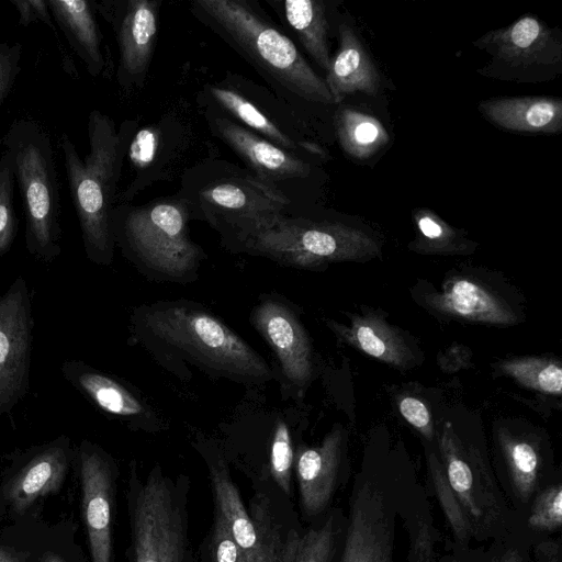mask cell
Masks as SVG:
<instances>
[{
	"instance_id": "obj_1",
	"label": "cell",
	"mask_w": 562,
	"mask_h": 562,
	"mask_svg": "<svg viewBox=\"0 0 562 562\" xmlns=\"http://www.w3.org/2000/svg\"><path fill=\"white\" fill-rule=\"evenodd\" d=\"M131 339L179 379L187 366L213 379L262 385L274 378L268 362L214 313L188 300L144 303L134 308Z\"/></svg>"
},
{
	"instance_id": "obj_2",
	"label": "cell",
	"mask_w": 562,
	"mask_h": 562,
	"mask_svg": "<svg viewBox=\"0 0 562 562\" xmlns=\"http://www.w3.org/2000/svg\"><path fill=\"white\" fill-rule=\"evenodd\" d=\"M188 8L302 115L311 106L336 105L324 78L258 0H193Z\"/></svg>"
},
{
	"instance_id": "obj_3",
	"label": "cell",
	"mask_w": 562,
	"mask_h": 562,
	"mask_svg": "<svg viewBox=\"0 0 562 562\" xmlns=\"http://www.w3.org/2000/svg\"><path fill=\"white\" fill-rule=\"evenodd\" d=\"M176 194L188 205L191 220L211 226L233 254H241L256 234L281 215L299 211L279 189L216 154L189 168Z\"/></svg>"
},
{
	"instance_id": "obj_4",
	"label": "cell",
	"mask_w": 562,
	"mask_h": 562,
	"mask_svg": "<svg viewBox=\"0 0 562 562\" xmlns=\"http://www.w3.org/2000/svg\"><path fill=\"white\" fill-rule=\"evenodd\" d=\"M139 122L124 120L117 127L106 113L88 115L89 153L81 158L67 134L60 138L69 194L77 214L87 258L110 266L115 244L111 213L115 206L127 146Z\"/></svg>"
},
{
	"instance_id": "obj_5",
	"label": "cell",
	"mask_w": 562,
	"mask_h": 562,
	"mask_svg": "<svg viewBox=\"0 0 562 562\" xmlns=\"http://www.w3.org/2000/svg\"><path fill=\"white\" fill-rule=\"evenodd\" d=\"M191 214L177 194L142 205L115 204L111 232L115 247L146 278L188 284L199 278L205 259L190 235Z\"/></svg>"
},
{
	"instance_id": "obj_6",
	"label": "cell",
	"mask_w": 562,
	"mask_h": 562,
	"mask_svg": "<svg viewBox=\"0 0 562 562\" xmlns=\"http://www.w3.org/2000/svg\"><path fill=\"white\" fill-rule=\"evenodd\" d=\"M191 482L155 463L143 473L130 463L125 487L127 562H201L191 535Z\"/></svg>"
},
{
	"instance_id": "obj_7",
	"label": "cell",
	"mask_w": 562,
	"mask_h": 562,
	"mask_svg": "<svg viewBox=\"0 0 562 562\" xmlns=\"http://www.w3.org/2000/svg\"><path fill=\"white\" fill-rule=\"evenodd\" d=\"M2 145L14 158L25 218V246L35 258L50 262L61 252L60 198L52 139L34 120L18 119Z\"/></svg>"
},
{
	"instance_id": "obj_8",
	"label": "cell",
	"mask_w": 562,
	"mask_h": 562,
	"mask_svg": "<svg viewBox=\"0 0 562 562\" xmlns=\"http://www.w3.org/2000/svg\"><path fill=\"white\" fill-rule=\"evenodd\" d=\"M213 154V145L204 137L190 106L182 102L166 106L153 121L139 123L131 137L125 156L130 179L117 192L115 204L132 203L145 189L180 179Z\"/></svg>"
},
{
	"instance_id": "obj_9",
	"label": "cell",
	"mask_w": 562,
	"mask_h": 562,
	"mask_svg": "<svg viewBox=\"0 0 562 562\" xmlns=\"http://www.w3.org/2000/svg\"><path fill=\"white\" fill-rule=\"evenodd\" d=\"M380 252L376 240L361 229L293 211L256 234L241 254L282 267L316 270L333 262L367 261Z\"/></svg>"
},
{
	"instance_id": "obj_10",
	"label": "cell",
	"mask_w": 562,
	"mask_h": 562,
	"mask_svg": "<svg viewBox=\"0 0 562 562\" xmlns=\"http://www.w3.org/2000/svg\"><path fill=\"white\" fill-rule=\"evenodd\" d=\"M195 100L199 106L220 112L282 149L304 157L325 155L307 136L299 111L244 75L227 71L221 80L204 85Z\"/></svg>"
},
{
	"instance_id": "obj_11",
	"label": "cell",
	"mask_w": 562,
	"mask_h": 562,
	"mask_svg": "<svg viewBox=\"0 0 562 562\" xmlns=\"http://www.w3.org/2000/svg\"><path fill=\"white\" fill-rule=\"evenodd\" d=\"M414 487L359 473L352 484L338 562H396V530Z\"/></svg>"
},
{
	"instance_id": "obj_12",
	"label": "cell",
	"mask_w": 562,
	"mask_h": 562,
	"mask_svg": "<svg viewBox=\"0 0 562 562\" xmlns=\"http://www.w3.org/2000/svg\"><path fill=\"white\" fill-rule=\"evenodd\" d=\"M473 45L490 56L476 70L487 78L536 83L562 74L561 33L530 14L485 33Z\"/></svg>"
},
{
	"instance_id": "obj_13",
	"label": "cell",
	"mask_w": 562,
	"mask_h": 562,
	"mask_svg": "<svg viewBox=\"0 0 562 562\" xmlns=\"http://www.w3.org/2000/svg\"><path fill=\"white\" fill-rule=\"evenodd\" d=\"M201 453L207 467L213 510L225 520L244 562H277L285 531L269 496L256 492L247 508L227 462L205 448Z\"/></svg>"
},
{
	"instance_id": "obj_14",
	"label": "cell",
	"mask_w": 562,
	"mask_h": 562,
	"mask_svg": "<svg viewBox=\"0 0 562 562\" xmlns=\"http://www.w3.org/2000/svg\"><path fill=\"white\" fill-rule=\"evenodd\" d=\"M438 456L474 538L492 537L504 525L506 506L485 460L476 450L465 447L450 423L442 427Z\"/></svg>"
},
{
	"instance_id": "obj_15",
	"label": "cell",
	"mask_w": 562,
	"mask_h": 562,
	"mask_svg": "<svg viewBox=\"0 0 562 562\" xmlns=\"http://www.w3.org/2000/svg\"><path fill=\"white\" fill-rule=\"evenodd\" d=\"M117 46L116 81L125 94L144 88L154 56L161 0H93Z\"/></svg>"
},
{
	"instance_id": "obj_16",
	"label": "cell",
	"mask_w": 562,
	"mask_h": 562,
	"mask_svg": "<svg viewBox=\"0 0 562 562\" xmlns=\"http://www.w3.org/2000/svg\"><path fill=\"white\" fill-rule=\"evenodd\" d=\"M198 108L210 134L226 144L246 168L279 189L295 206L297 190L314 173L311 159L280 148L211 108Z\"/></svg>"
},
{
	"instance_id": "obj_17",
	"label": "cell",
	"mask_w": 562,
	"mask_h": 562,
	"mask_svg": "<svg viewBox=\"0 0 562 562\" xmlns=\"http://www.w3.org/2000/svg\"><path fill=\"white\" fill-rule=\"evenodd\" d=\"M249 322L272 350L283 393L302 395L314 375L313 348L294 306L280 295H262Z\"/></svg>"
},
{
	"instance_id": "obj_18",
	"label": "cell",
	"mask_w": 562,
	"mask_h": 562,
	"mask_svg": "<svg viewBox=\"0 0 562 562\" xmlns=\"http://www.w3.org/2000/svg\"><path fill=\"white\" fill-rule=\"evenodd\" d=\"M81 516L91 562H114V512L119 475L113 458L83 440L78 450Z\"/></svg>"
},
{
	"instance_id": "obj_19",
	"label": "cell",
	"mask_w": 562,
	"mask_h": 562,
	"mask_svg": "<svg viewBox=\"0 0 562 562\" xmlns=\"http://www.w3.org/2000/svg\"><path fill=\"white\" fill-rule=\"evenodd\" d=\"M33 325L27 283L16 277L0 294V420L29 391Z\"/></svg>"
},
{
	"instance_id": "obj_20",
	"label": "cell",
	"mask_w": 562,
	"mask_h": 562,
	"mask_svg": "<svg viewBox=\"0 0 562 562\" xmlns=\"http://www.w3.org/2000/svg\"><path fill=\"white\" fill-rule=\"evenodd\" d=\"M61 373L95 407L128 428L146 432L165 428L156 411L126 382L75 360L63 363Z\"/></svg>"
},
{
	"instance_id": "obj_21",
	"label": "cell",
	"mask_w": 562,
	"mask_h": 562,
	"mask_svg": "<svg viewBox=\"0 0 562 562\" xmlns=\"http://www.w3.org/2000/svg\"><path fill=\"white\" fill-rule=\"evenodd\" d=\"M345 432L333 428L317 446L295 448L294 474L301 509L307 517L322 514L330 504L339 482Z\"/></svg>"
},
{
	"instance_id": "obj_22",
	"label": "cell",
	"mask_w": 562,
	"mask_h": 562,
	"mask_svg": "<svg viewBox=\"0 0 562 562\" xmlns=\"http://www.w3.org/2000/svg\"><path fill=\"white\" fill-rule=\"evenodd\" d=\"M70 443L66 436L38 448L11 477L5 498L15 514H24L40 498L63 487L69 467Z\"/></svg>"
},
{
	"instance_id": "obj_23",
	"label": "cell",
	"mask_w": 562,
	"mask_h": 562,
	"mask_svg": "<svg viewBox=\"0 0 562 562\" xmlns=\"http://www.w3.org/2000/svg\"><path fill=\"white\" fill-rule=\"evenodd\" d=\"M481 114L505 131L558 134L562 131V101L554 97L491 98L480 102Z\"/></svg>"
},
{
	"instance_id": "obj_24",
	"label": "cell",
	"mask_w": 562,
	"mask_h": 562,
	"mask_svg": "<svg viewBox=\"0 0 562 562\" xmlns=\"http://www.w3.org/2000/svg\"><path fill=\"white\" fill-rule=\"evenodd\" d=\"M339 47L330 59L325 83L335 101L340 105L344 99L355 92L375 95L380 91L381 77L357 34L346 23L338 25Z\"/></svg>"
},
{
	"instance_id": "obj_25",
	"label": "cell",
	"mask_w": 562,
	"mask_h": 562,
	"mask_svg": "<svg viewBox=\"0 0 562 562\" xmlns=\"http://www.w3.org/2000/svg\"><path fill=\"white\" fill-rule=\"evenodd\" d=\"M57 24L72 52L79 57L88 74L100 77L106 68L102 49V34L91 1L46 0Z\"/></svg>"
},
{
	"instance_id": "obj_26",
	"label": "cell",
	"mask_w": 562,
	"mask_h": 562,
	"mask_svg": "<svg viewBox=\"0 0 562 562\" xmlns=\"http://www.w3.org/2000/svg\"><path fill=\"white\" fill-rule=\"evenodd\" d=\"M428 304L445 314L472 322L512 325L517 316L498 295L469 279H456L441 292L431 293Z\"/></svg>"
},
{
	"instance_id": "obj_27",
	"label": "cell",
	"mask_w": 562,
	"mask_h": 562,
	"mask_svg": "<svg viewBox=\"0 0 562 562\" xmlns=\"http://www.w3.org/2000/svg\"><path fill=\"white\" fill-rule=\"evenodd\" d=\"M325 74L330 65L329 19L323 0H266Z\"/></svg>"
},
{
	"instance_id": "obj_28",
	"label": "cell",
	"mask_w": 562,
	"mask_h": 562,
	"mask_svg": "<svg viewBox=\"0 0 562 562\" xmlns=\"http://www.w3.org/2000/svg\"><path fill=\"white\" fill-rule=\"evenodd\" d=\"M329 328L349 345L397 368L413 364L414 355L397 329L374 313L353 316L350 325L328 322Z\"/></svg>"
},
{
	"instance_id": "obj_29",
	"label": "cell",
	"mask_w": 562,
	"mask_h": 562,
	"mask_svg": "<svg viewBox=\"0 0 562 562\" xmlns=\"http://www.w3.org/2000/svg\"><path fill=\"white\" fill-rule=\"evenodd\" d=\"M340 522L335 510L315 527L304 531L289 529L277 562H333L340 539Z\"/></svg>"
},
{
	"instance_id": "obj_30",
	"label": "cell",
	"mask_w": 562,
	"mask_h": 562,
	"mask_svg": "<svg viewBox=\"0 0 562 562\" xmlns=\"http://www.w3.org/2000/svg\"><path fill=\"white\" fill-rule=\"evenodd\" d=\"M498 440L510 490L519 502L527 503L540 488L542 458L539 447L505 430L499 431Z\"/></svg>"
},
{
	"instance_id": "obj_31",
	"label": "cell",
	"mask_w": 562,
	"mask_h": 562,
	"mask_svg": "<svg viewBox=\"0 0 562 562\" xmlns=\"http://www.w3.org/2000/svg\"><path fill=\"white\" fill-rule=\"evenodd\" d=\"M333 123L340 147L356 159L370 158L390 140L378 119L351 108L338 106Z\"/></svg>"
},
{
	"instance_id": "obj_32",
	"label": "cell",
	"mask_w": 562,
	"mask_h": 562,
	"mask_svg": "<svg viewBox=\"0 0 562 562\" xmlns=\"http://www.w3.org/2000/svg\"><path fill=\"white\" fill-rule=\"evenodd\" d=\"M417 228L416 238L409 247L417 252L427 254H465L473 243L463 233L445 222L429 209L419 207L413 212Z\"/></svg>"
},
{
	"instance_id": "obj_33",
	"label": "cell",
	"mask_w": 562,
	"mask_h": 562,
	"mask_svg": "<svg viewBox=\"0 0 562 562\" xmlns=\"http://www.w3.org/2000/svg\"><path fill=\"white\" fill-rule=\"evenodd\" d=\"M501 371L518 383L536 391L560 395L562 391V369L547 358H516L498 364Z\"/></svg>"
},
{
	"instance_id": "obj_34",
	"label": "cell",
	"mask_w": 562,
	"mask_h": 562,
	"mask_svg": "<svg viewBox=\"0 0 562 562\" xmlns=\"http://www.w3.org/2000/svg\"><path fill=\"white\" fill-rule=\"evenodd\" d=\"M427 472L432 493L456 541L468 544L474 538L472 528L448 485L439 456L434 451L427 453Z\"/></svg>"
},
{
	"instance_id": "obj_35",
	"label": "cell",
	"mask_w": 562,
	"mask_h": 562,
	"mask_svg": "<svg viewBox=\"0 0 562 562\" xmlns=\"http://www.w3.org/2000/svg\"><path fill=\"white\" fill-rule=\"evenodd\" d=\"M295 448L285 420L274 424L268 452V476L285 496L292 492Z\"/></svg>"
},
{
	"instance_id": "obj_36",
	"label": "cell",
	"mask_w": 562,
	"mask_h": 562,
	"mask_svg": "<svg viewBox=\"0 0 562 562\" xmlns=\"http://www.w3.org/2000/svg\"><path fill=\"white\" fill-rule=\"evenodd\" d=\"M14 181V158L11 151L5 149L0 157V256L10 249L16 234Z\"/></svg>"
},
{
	"instance_id": "obj_37",
	"label": "cell",
	"mask_w": 562,
	"mask_h": 562,
	"mask_svg": "<svg viewBox=\"0 0 562 562\" xmlns=\"http://www.w3.org/2000/svg\"><path fill=\"white\" fill-rule=\"evenodd\" d=\"M530 528L540 531H555L562 525V487L550 484L538 491L528 516Z\"/></svg>"
},
{
	"instance_id": "obj_38",
	"label": "cell",
	"mask_w": 562,
	"mask_h": 562,
	"mask_svg": "<svg viewBox=\"0 0 562 562\" xmlns=\"http://www.w3.org/2000/svg\"><path fill=\"white\" fill-rule=\"evenodd\" d=\"M201 562H244L231 530L223 517L213 510L211 528L203 542Z\"/></svg>"
},
{
	"instance_id": "obj_39",
	"label": "cell",
	"mask_w": 562,
	"mask_h": 562,
	"mask_svg": "<svg viewBox=\"0 0 562 562\" xmlns=\"http://www.w3.org/2000/svg\"><path fill=\"white\" fill-rule=\"evenodd\" d=\"M22 45L0 41V106L21 71Z\"/></svg>"
},
{
	"instance_id": "obj_40",
	"label": "cell",
	"mask_w": 562,
	"mask_h": 562,
	"mask_svg": "<svg viewBox=\"0 0 562 562\" xmlns=\"http://www.w3.org/2000/svg\"><path fill=\"white\" fill-rule=\"evenodd\" d=\"M398 409L401 415L427 439H432L434 428L427 406L418 398L406 396L401 400Z\"/></svg>"
},
{
	"instance_id": "obj_41",
	"label": "cell",
	"mask_w": 562,
	"mask_h": 562,
	"mask_svg": "<svg viewBox=\"0 0 562 562\" xmlns=\"http://www.w3.org/2000/svg\"><path fill=\"white\" fill-rule=\"evenodd\" d=\"M10 2L16 8L21 26H27L35 22V14L30 0H10Z\"/></svg>"
},
{
	"instance_id": "obj_42",
	"label": "cell",
	"mask_w": 562,
	"mask_h": 562,
	"mask_svg": "<svg viewBox=\"0 0 562 562\" xmlns=\"http://www.w3.org/2000/svg\"><path fill=\"white\" fill-rule=\"evenodd\" d=\"M491 562H524V557L518 549H507Z\"/></svg>"
},
{
	"instance_id": "obj_43",
	"label": "cell",
	"mask_w": 562,
	"mask_h": 562,
	"mask_svg": "<svg viewBox=\"0 0 562 562\" xmlns=\"http://www.w3.org/2000/svg\"><path fill=\"white\" fill-rule=\"evenodd\" d=\"M0 562H23V560L13 549L0 547Z\"/></svg>"
},
{
	"instance_id": "obj_44",
	"label": "cell",
	"mask_w": 562,
	"mask_h": 562,
	"mask_svg": "<svg viewBox=\"0 0 562 562\" xmlns=\"http://www.w3.org/2000/svg\"><path fill=\"white\" fill-rule=\"evenodd\" d=\"M40 562H65V561L57 554L48 553V554L44 555Z\"/></svg>"
}]
</instances>
